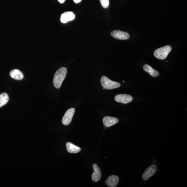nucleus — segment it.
Masks as SVG:
<instances>
[{
  "label": "nucleus",
  "instance_id": "15",
  "mask_svg": "<svg viewBox=\"0 0 187 187\" xmlns=\"http://www.w3.org/2000/svg\"><path fill=\"white\" fill-rule=\"evenodd\" d=\"M9 101V97L7 94L4 93L0 94V108L5 105Z\"/></svg>",
  "mask_w": 187,
  "mask_h": 187
},
{
  "label": "nucleus",
  "instance_id": "3",
  "mask_svg": "<svg viewBox=\"0 0 187 187\" xmlns=\"http://www.w3.org/2000/svg\"><path fill=\"white\" fill-rule=\"evenodd\" d=\"M101 82L102 86L104 88L107 89L118 88L121 86L120 84L118 82L112 81L105 76L102 77Z\"/></svg>",
  "mask_w": 187,
  "mask_h": 187
},
{
  "label": "nucleus",
  "instance_id": "7",
  "mask_svg": "<svg viewBox=\"0 0 187 187\" xmlns=\"http://www.w3.org/2000/svg\"><path fill=\"white\" fill-rule=\"evenodd\" d=\"M111 35L114 38L120 40H127L129 38V34L126 32L115 30L111 32Z\"/></svg>",
  "mask_w": 187,
  "mask_h": 187
},
{
  "label": "nucleus",
  "instance_id": "9",
  "mask_svg": "<svg viewBox=\"0 0 187 187\" xmlns=\"http://www.w3.org/2000/svg\"><path fill=\"white\" fill-rule=\"evenodd\" d=\"M103 121L105 126L106 127H109L118 123L119 119L114 117L107 116L104 117Z\"/></svg>",
  "mask_w": 187,
  "mask_h": 187
},
{
  "label": "nucleus",
  "instance_id": "1",
  "mask_svg": "<svg viewBox=\"0 0 187 187\" xmlns=\"http://www.w3.org/2000/svg\"><path fill=\"white\" fill-rule=\"evenodd\" d=\"M67 70L65 67H61L54 74V85L56 88H60L61 84L65 78Z\"/></svg>",
  "mask_w": 187,
  "mask_h": 187
},
{
  "label": "nucleus",
  "instance_id": "14",
  "mask_svg": "<svg viewBox=\"0 0 187 187\" xmlns=\"http://www.w3.org/2000/svg\"><path fill=\"white\" fill-rule=\"evenodd\" d=\"M143 69L144 71L148 72L152 76L155 77L159 76V73L158 72L154 69L148 64H146L144 65L143 67Z\"/></svg>",
  "mask_w": 187,
  "mask_h": 187
},
{
  "label": "nucleus",
  "instance_id": "8",
  "mask_svg": "<svg viewBox=\"0 0 187 187\" xmlns=\"http://www.w3.org/2000/svg\"><path fill=\"white\" fill-rule=\"evenodd\" d=\"M75 17L74 12H66L61 15V21L62 23H65L67 22L73 20Z\"/></svg>",
  "mask_w": 187,
  "mask_h": 187
},
{
  "label": "nucleus",
  "instance_id": "16",
  "mask_svg": "<svg viewBox=\"0 0 187 187\" xmlns=\"http://www.w3.org/2000/svg\"><path fill=\"white\" fill-rule=\"evenodd\" d=\"M102 6L104 8H108L109 5V0H99Z\"/></svg>",
  "mask_w": 187,
  "mask_h": 187
},
{
  "label": "nucleus",
  "instance_id": "19",
  "mask_svg": "<svg viewBox=\"0 0 187 187\" xmlns=\"http://www.w3.org/2000/svg\"><path fill=\"white\" fill-rule=\"evenodd\" d=\"M124 82V81H123V82Z\"/></svg>",
  "mask_w": 187,
  "mask_h": 187
},
{
  "label": "nucleus",
  "instance_id": "11",
  "mask_svg": "<svg viewBox=\"0 0 187 187\" xmlns=\"http://www.w3.org/2000/svg\"><path fill=\"white\" fill-rule=\"evenodd\" d=\"M119 182V178L118 176L113 175L109 176L106 181L105 182L109 187H116Z\"/></svg>",
  "mask_w": 187,
  "mask_h": 187
},
{
  "label": "nucleus",
  "instance_id": "6",
  "mask_svg": "<svg viewBox=\"0 0 187 187\" xmlns=\"http://www.w3.org/2000/svg\"><path fill=\"white\" fill-rule=\"evenodd\" d=\"M157 170V167L154 164L149 166L144 172L143 175L142 176V178L143 180L145 181L148 180L156 173Z\"/></svg>",
  "mask_w": 187,
  "mask_h": 187
},
{
  "label": "nucleus",
  "instance_id": "18",
  "mask_svg": "<svg viewBox=\"0 0 187 187\" xmlns=\"http://www.w3.org/2000/svg\"><path fill=\"white\" fill-rule=\"evenodd\" d=\"M58 1L59 2H60L62 4L64 3L65 0H58Z\"/></svg>",
  "mask_w": 187,
  "mask_h": 187
},
{
  "label": "nucleus",
  "instance_id": "4",
  "mask_svg": "<svg viewBox=\"0 0 187 187\" xmlns=\"http://www.w3.org/2000/svg\"><path fill=\"white\" fill-rule=\"evenodd\" d=\"M75 109L71 108L66 112L62 119V123L65 126L68 125L71 123L74 113Z\"/></svg>",
  "mask_w": 187,
  "mask_h": 187
},
{
  "label": "nucleus",
  "instance_id": "13",
  "mask_svg": "<svg viewBox=\"0 0 187 187\" xmlns=\"http://www.w3.org/2000/svg\"><path fill=\"white\" fill-rule=\"evenodd\" d=\"M66 146L67 151L70 153H78L81 151V148L69 142L66 144Z\"/></svg>",
  "mask_w": 187,
  "mask_h": 187
},
{
  "label": "nucleus",
  "instance_id": "17",
  "mask_svg": "<svg viewBox=\"0 0 187 187\" xmlns=\"http://www.w3.org/2000/svg\"><path fill=\"white\" fill-rule=\"evenodd\" d=\"M81 1V0H74V2H75L76 3H79V2H80Z\"/></svg>",
  "mask_w": 187,
  "mask_h": 187
},
{
  "label": "nucleus",
  "instance_id": "12",
  "mask_svg": "<svg viewBox=\"0 0 187 187\" xmlns=\"http://www.w3.org/2000/svg\"><path fill=\"white\" fill-rule=\"evenodd\" d=\"M10 75L12 78L17 80H21L24 77L23 74L22 72L17 69L12 70L10 73Z\"/></svg>",
  "mask_w": 187,
  "mask_h": 187
},
{
  "label": "nucleus",
  "instance_id": "5",
  "mask_svg": "<svg viewBox=\"0 0 187 187\" xmlns=\"http://www.w3.org/2000/svg\"><path fill=\"white\" fill-rule=\"evenodd\" d=\"M115 100L118 103L126 104L131 102L133 100V98L129 95L119 94L115 97Z\"/></svg>",
  "mask_w": 187,
  "mask_h": 187
},
{
  "label": "nucleus",
  "instance_id": "10",
  "mask_svg": "<svg viewBox=\"0 0 187 187\" xmlns=\"http://www.w3.org/2000/svg\"><path fill=\"white\" fill-rule=\"evenodd\" d=\"M94 169V173L92 174V180L94 182L99 181L101 178L102 173L100 169L96 164L93 165Z\"/></svg>",
  "mask_w": 187,
  "mask_h": 187
},
{
  "label": "nucleus",
  "instance_id": "2",
  "mask_svg": "<svg viewBox=\"0 0 187 187\" xmlns=\"http://www.w3.org/2000/svg\"><path fill=\"white\" fill-rule=\"evenodd\" d=\"M172 48L170 46H166L156 50L154 52V55L159 59H165L168 54L171 51Z\"/></svg>",
  "mask_w": 187,
  "mask_h": 187
}]
</instances>
